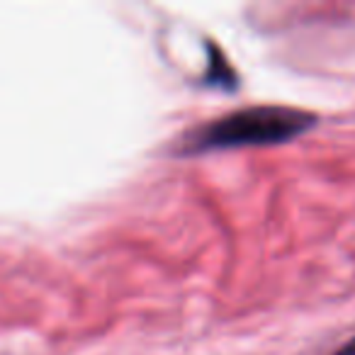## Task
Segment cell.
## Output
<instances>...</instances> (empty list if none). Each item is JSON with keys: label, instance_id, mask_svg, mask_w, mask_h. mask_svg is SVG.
Instances as JSON below:
<instances>
[{"label": "cell", "instance_id": "1", "mask_svg": "<svg viewBox=\"0 0 355 355\" xmlns=\"http://www.w3.org/2000/svg\"><path fill=\"white\" fill-rule=\"evenodd\" d=\"M316 124V117L304 110L261 105L246 107L217 117L207 124H200L180 141L183 153L227 151V148L272 146L297 139Z\"/></svg>", "mask_w": 355, "mask_h": 355}, {"label": "cell", "instance_id": "2", "mask_svg": "<svg viewBox=\"0 0 355 355\" xmlns=\"http://www.w3.org/2000/svg\"><path fill=\"white\" fill-rule=\"evenodd\" d=\"M334 355H355V336H353V338H350L345 345H340V348L336 350Z\"/></svg>", "mask_w": 355, "mask_h": 355}]
</instances>
